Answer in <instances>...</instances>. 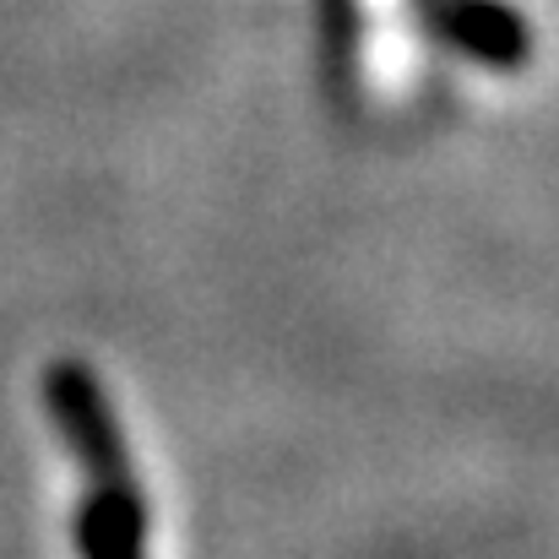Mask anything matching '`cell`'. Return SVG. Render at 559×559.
I'll return each instance as SVG.
<instances>
[{
  "label": "cell",
  "mask_w": 559,
  "mask_h": 559,
  "mask_svg": "<svg viewBox=\"0 0 559 559\" xmlns=\"http://www.w3.org/2000/svg\"><path fill=\"white\" fill-rule=\"evenodd\" d=\"M44 407L55 418V435L66 440V451L76 456V467H87V484H126L131 473V445L120 435V418L98 385V374L82 359H60L44 370Z\"/></svg>",
  "instance_id": "1"
},
{
  "label": "cell",
  "mask_w": 559,
  "mask_h": 559,
  "mask_svg": "<svg viewBox=\"0 0 559 559\" xmlns=\"http://www.w3.org/2000/svg\"><path fill=\"white\" fill-rule=\"evenodd\" d=\"M435 33L462 49L467 60L478 66H495V71H516L533 60V27L516 5L506 0H440L435 5Z\"/></svg>",
  "instance_id": "2"
},
{
  "label": "cell",
  "mask_w": 559,
  "mask_h": 559,
  "mask_svg": "<svg viewBox=\"0 0 559 559\" xmlns=\"http://www.w3.org/2000/svg\"><path fill=\"white\" fill-rule=\"evenodd\" d=\"M321 27H326V71L348 82L354 76V44H359L354 0H321Z\"/></svg>",
  "instance_id": "4"
},
{
  "label": "cell",
  "mask_w": 559,
  "mask_h": 559,
  "mask_svg": "<svg viewBox=\"0 0 559 559\" xmlns=\"http://www.w3.org/2000/svg\"><path fill=\"white\" fill-rule=\"evenodd\" d=\"M76 555L82 559H147V495L136 478L126 484H87L76 506Z\"/></svg>",
  "instance_id": "3"
}]
</instances>
